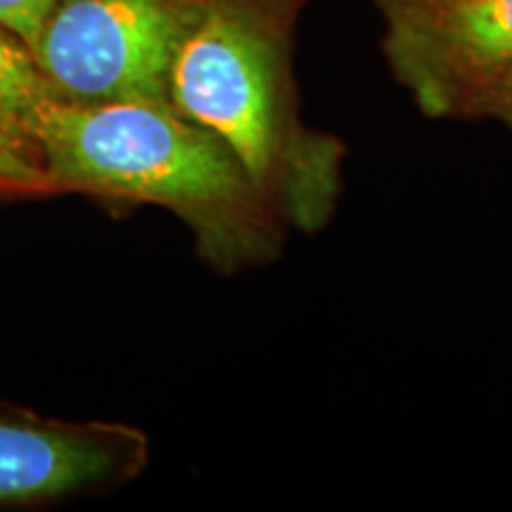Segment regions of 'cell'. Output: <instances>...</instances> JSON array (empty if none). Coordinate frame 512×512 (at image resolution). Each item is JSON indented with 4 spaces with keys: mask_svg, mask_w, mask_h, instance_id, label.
I'll return each instance as SVG.
<instances>
[{
    "mask_svg": "<svg viewBox=\"0 0 512 512\" xmlns=\"http://www.w3.org/2000/svg\"><path fill=\"white\" fill-rule=\"evenodd\" d=\"M36 150L57 195L171 211L226 278L278 261L292 233L228 143L171 100L57 98L38 121Z\"/></svg>",
    "mask_w": 512,
    "mask_h": 512,
    "instance_id": "6da1fadb",
    "label": "cell"
},
{
    "mask_svg": "<svg viewBox=\"0 0 512 512\" xmlns=\"http://www.w3.org/2000/svg\"><path fill=\"white\" fill-rule=\"evenodd\" d=\"M304 0H200L169 79V100L240 157L292 233L337 216L349 147L302 117L292 34Z\"/></svg>",
    "mask_w": 512,
    "mask_h": 512,
    "instance_id": "7a4b0ae2",
    "label": "cell"
},
{
    "mask_svg": "<svg viewBox=\"0 0 512 512\" xmlns=\"http://www.w3.org/2000/svg\"><path fill=\"white\" fill-rule=\"evenodd\" d=\"M200 0H60L36 60L62 100H169Z\"/></svg>",
    "mask_w": 512,
    "mask_h": 512,
    "instance_id": "3957f363",
    "label": "cell"
},
{
    "mask_svg": "<svg viewBox=\"0 0 512 512\" xmlns=\"http://www.w3.org/2000/svg\"><path fill=\"white\" fill-rule=\"evenodd\" d=\"M380 53L422 117L465 121L512 69V0H375Z\"/></svg>",
    "mask_w": 512,
    "mask_h": 512,
    "instance_id": "277c9868",
    "label": "cell"
},
{
    "mask_svg": "<svg viewBox=\"0 0 512 512\" xmlns=\"http://www.w3.org/2000/svg\"><path fill=\"white\" fill-rule=\"evenodd\" d=\"M150 463V439L121 422L43 418L0 406V505L112 489Z\"/></svg>",
    "mask_w": 512,
    "mask_h": 512,
    "instance_id": "5b68a950",
    "label": "cell"
},
{
    "mask_svg": "<svg viewBox=\"0 0 512 512\" xmlns=\"http://www.w3.org/2000/svg\"><path fill=\"white\" fill-rule=\"evenodd\" d=\"M60 98L27 43L0 27V136L38 157L36 128L50 102Z\"/></svg>",
    "mask_w": 512,
    "mask_h": 512,
    "instance_id": "8992f818",
    "label": "cell"
},
{
    "mask_svg": "<svg viewBox=\"0 0 512 512\" xmlns=\"http://www.w3.org/2000/svg\"><path fill=\"white\" fill-rule=\"evenodd\" d=\"M57 195L41 159L0 136V197Z\"/></svg>",
    "mask_w": 512,
    "mask_h": 512,
    "instance_id": "52a82bcc",
    "label": "cell"
},
{
    "mask_svg": "<svg viewBox=\"0 0 512 512\" xmlns=\"http://www.w3.org/2000/svg\"><path fill=\"white\" fill-rule=\"evenodd\" d=\"M57 5L60 0H0V27L36 50L38 38Z\"/></svg>",
    "mask_w": 512,
    "mask_h": 512,
    "instance_id": "ba28073f",
    "label": "cell"
},
{
    "mask_svg": "<svg viewBox=\"0 0 512 512\" xmlns=\"http://www.w3.org/2000/svg\"><path fill=\"white\" fill-rule=\"evenodd\" d=\"M465 121H491L512 133V69L470 107Z\"/></svg>",
    "mask_w": 512,
    "mask_h": 512,
    "instance_id": "9c48e42d",
    "label": "cell"
}]
</instances>
